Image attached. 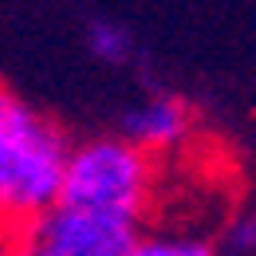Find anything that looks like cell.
<instances>
[{"mask_svg":"<svg viewBox=\"0 0 256 256\" xmlns=\"http://www.w3.org/2000/svg\"><path fill=\"white\" fill-rule=\"evenodd\" d=\"M75 142L44 110L0 87V205L8 228L64 197Z\"/></svg>","mask_w":256,"mask_h":256,"instance_id":"obj_1","label":"cell"},{"mask_svg":"<svg viewBox=\"0 0 256 256\" xmlns=\"http://www.w3.org/2000/svg\"><path fill=\"white\" fill-rule=\"evenodd\" d=\"M60 201L142 224L158 201V158L134 146L126 134L87 138L71 150Z\"/></svg>","mask_w":256,"mask_h":256,"instance_id":"obj_2","label":"cell"},{"mask_svg":"<svg viewBox=\"0 0 256 256\" xmlns=\"http://www.w3.org/2000/svg\"><path fill=\"white\" fill-rule=\"evenodd\" d=\"M138 228L142 224L56 201L52 209L12 224L0 244L8 256H126Z\"/></svg>","mask_w":256,"mask_h":256,"instance_id":"obj_3","label":"cell"},{"mask_svg":"<svg viewBox=\"0 0 256 256\" xmlns=\"http://www.w3.org/2000/svg\"><path fill=\"white\" fill-rule=\"evenodd\" d=\"M122 134L146 154L166 158V154H178L193 138V110L178 95L154 91V95L138 98L122 114Z\"/></svg>","mask_w":256,"mask_h":256,"instance_id":"obj_4","label":"cell"},{"mask_svg":"<svg viewBox=\"0 0 256 256\" xmlns=\"http://www.w3.org/2000/svg\"><path fill=\"white\" fill-rule=\"evenodd\" d=\"M126 256H217V244L193 228H138Z\"/></svg>","mask_w":256,"mask_h":256,"instance_id":"obj_5","label":"cell"},{"mask_svg":"<svg viewBox=\"0 0 256 256\" xmlns=\"http://www.w3.org/2000/svg\"><path fill=\"white\" fill-rule=\"evenodd\" d=\"M87 48L106 67H126L138 56L134 32H130L126 24H118V20H91L87 24Z\"/></svg>","mask_w":256,"mask_h":256,"instance_id":"obj_6","label":"cell"},{"mask_svg":"<svg viewBox=\"0 0 256 256\" xmlns=\"http://www.w3.org/2000/svg\"><path fill=\"white\" fill-rule=\"evenodd\" d=\"M224 244L232 256H256V209L240 213L228 221V232H224Z\"/></svg>","mask_w":256,"mask_h":256,"instance_id":"obj_7","label":"cell"},{"mask_svg":"<svg viewBox=\"0 0 256 256\" xmlns=\"http://www.w3.org/2000/svg\"><path fill=\"white\" fill-rule=\"evenodd\" d=\"M8 232V217H4V205H0V236Z\"/></svg>","mask_w":256,"mask_h":256,"instance_id":"obj_8","label":"cell"},{"mask_svg":"<svg viewBox=\"0 0 256 256\" xmlns=\"http://www.w3.org/2000/svg\"><path fill=\"white\" fill-rule=\"evenodd\" d=\"M0 256H8V252H4V244H0Z\"/></svg>","mask_w":256,"mask_h":256,"instance_id":"obj_9","label":"cell"}]
</instances>
